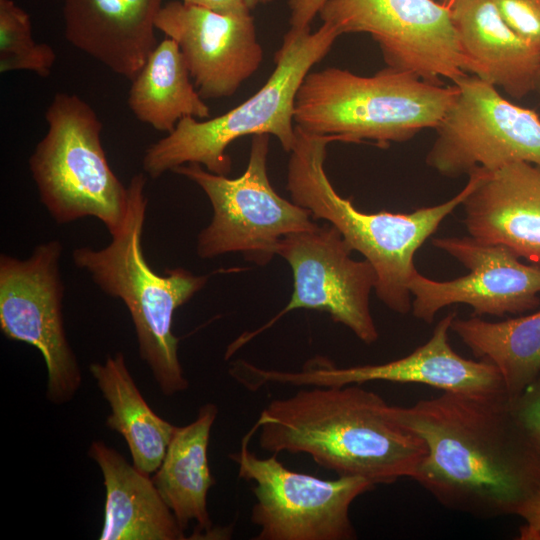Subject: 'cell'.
Wrapping results in <instances>:
<instances>
[{"label": "cell", "instance_id": "7c38bea8", "mask_svg": "<svg viewBox=\"0 0 540 540\" xmlns=\"http://www.w3.org/2000/svg\"><path fill=\"white\" fill-rule=\"evenodd\" d=\"M340 35L367 33L388 67L455 84L468 75L450 10L434 0H327L319 13Z\"/></svg>", "mask_w": 540, "mask_h": 540}, {"label": "cell", "instance_id": "6da1fadb", "mask_svg": "<svg viewBox=\"0 0 540 540\" xmlns=\"http://www.w3.org/2000/svg\"><path fill=\"white\" fill-rule=\"evenodd\" d=\"M387 412L425 443L413 480L446 508L487 519L515 515L540 486V455L506 394L442 392Z\"/></svg>", "mask_w": 540, "mask_h": 540}, {"label": "cell", "instance_id": "3957f363", "mask_svg": "<svg viewBox=\"0 0 540 540\" xmlns=\"http://www.w3.org/2000/svg\"><path fill=\"white\" fill-rule=\"evenodd\" d=\"M295 131L286 183L291 200L308 209L314 220L334 226L352 250L373 266L378 299L391 311L407 314L412 309L410 282L418 272L414 262L417 250L462 204L479 181L481 168L472 170L465 187L441 204L410 213H367L339 195L327 176V146L340 138L309 133L296 125Z\"/></svg>", "mask_w": 540, "mask_h": 540}, {"label": "cell", "instance_id": "52a82bcc", "mask_svg": "<svg viewBox=\"0 0 540 540\" xmlns=\"http://www.w3.org/2000/svg\"><path fill=\"white\" fill-rule=\"evenodd\" d=\"M45 119L48 130L28 160L42 204L58 224L95 217L113 234L129 193L107 160L101 120L85 100L65 92L54 95Z\"/></svg>", "mask_w": 540, "mask_h": 540}, {"label": "cell", "instance_id": "cb8c5ba5", "mask_svg": "<svg viewBox=\"0 0 540 540\" xmlns=\"http://www.w3.org/2000/svg\"><path fill=\"white\" fill-rule=\"evenodd\" d=\"M451 332L475 357L496 367L511 400L540 377V308L497 322L456 316Z\"/></svg>", "mask_w": 540, "mask_h": 540}, {"label": "cell", "instance_id": "d6986e66", "mask_svg": "<svg viewBox=\"0 0 540 540\" xmlns=\"http://www.w3.org/2000/svg\"><path fill=\"white\" fill-rule=\"evenodd\" d=\"M450 10L468 74L516 99L537 90L540 52L504 21L493 0H442Z\"/></svg>", "mask_w": 540, "mask_h": 540}, {"label": "cell", "instance_id": "83f0119b", "mask_svg": "<svg viewBox=\"0 0 540 540\" xmlns=\"http://www.w3.org/2000/svg\"><path fill=\"white\" fill-rule=\"evenodd\" d=\"M515 515L524 521L518 538L540 540V486L518 507Z\"/></svg>", "mask_w": 540, "mask_h": 540}, {"label": "cell", "instance_id": "9c48e42d", "mask_svg": "<svg viewBox=\"0 0 540 540\" xmlns=\"http://www.w3.org/2000/svg\"><path fill=\"white\" fill-rule=\"evenodd\" d=\"M254 428L229 457L238 477L254 482L250 520L259 527L255 540H353L352 503L376 485L357 476L320 479L288 469L276 454L260 458L248 447Z\"/></svg>", "mask_w": 540, "mask_h": 540}, {"label": "cell", "instance_id": "7402d4cb", "mask_svg": "<svg viewBox=\"0 0 540 540\" xmlns=\"http://www.w3.org/2000/svg\"><path fill=\"white\" fill-rule=\"evenodd\" d=\"M89 370L111 408L106 426L124 438L137 469L147 475L156 472L177 426L150 408L121 352L90 364Z\"/></svg>", "mask_w": 540, "mask_h": 540}, {"label": "cell", "instance_id": "4fadbf2b", "mask_svg": "<svg viewBox=\"0 0 540 540\" xmlns=\"http://www.w3.org/2000/svg\"><path fill=\"white\" fill-rule=\"evenodd\" d=\"M352 248L331 224L281 239L277 255L293 274V292L288 304L272 320L254 332L240 336L228 346L226 357L277 320L296 309L327 312L334 322L353 332L365 344L377 341L379 333L370 310V294L377 283L373 266L352 258Z\"/></svg>", "mask_w": 540, "mask_h": 540}, {"label": "cell", "instance_id": "5b68a950", "mask_svg": "<svg viewBox=\"0 0 540 540\" xmlns=\"http://www.w3.org/2000/svg\"><path fill=\"white\" fill-rule=\"evenodd\" d=\"M458 94L455 84L428 82L386 67L371 76L327 67L309 72L295 100L294 123L341 142L371 141L381 148L436 129Z\"/></svg>", "mask_w": 540, "mask_h": 540}, {"label": "cell", "instance_id": "5bb4252c", "mask_svg": "<svg viewBox=\"0 0 540 540\" xmlns=\"http://www.w3.org/2000/svg\"><path fill=\"white\" fill-rule=\"evenodd\" d=\"M456 316L454 311L448 313L424 344L407 356L386 363L337 367L318 357L309 360L301 370L281 371L260 368L244 360L238 370V379L242 386L253 392L267 384L311 387L386 381L428 385L442 392L466 395H507L493 364L483 359L464 358L451 347L449 332Z\"/></svg>", "mask_w": 540, "mask_h": 540}, {"label": "cell", "instance_id": "ac0fdd59", "mask_svg": "<svg viewBox=\"0 0 540 540\" xmlns=\"http://www.w3.org/2000/svg\"><path fill=\"white\" fill-rule=\"evenodd\" d=\"M164 0H64L67 41L132 80L157 45L155 20Z\"/></svg>", "mask_w": 540, "mask_h": 540}, {"label": "cell", "instance_id": "f546056e", "mask_svg": "<svg viewBox=\"0 0 540 540\" xmlns=\"http://www.w3.org/2000/svg\"><path fill=\"white\" fill-rule=\"evenodd\" d=\"M186 4L205 7L220 13L247 14L250 10L244 0H182Z\"/></svg>", "mask_w": 540, "mask_h": 540}, {"label": "cell", "instance_id": "f1b7e54d", "mask_svg": "<svg viewBox=\"0 0 540 540\" xmlns=\"http://www.w3.org/2000/svg\"><path fill=\"white\" fill-rule=\"evenodd\" d=\"M327 0H288L291 28H310L314 17Z\"/></svg>", "mask_w": 540, "mask_h": 540}, {"label": "cell", "instance_id": "ffe728a7", "mask_svg": "<svg viewBox=\"0 0 540 540\" xmlns=\"http://www.w3.org/2000/svg\"><path fill=\"white\" fill-rule=\"evenodd\" d=\"M88 455L99 466L106 490L100 540H183L184 530L153 479L102 441Z\"/></svg>", "mask_w": 540, "mask_h": 540}, {"label": "cell", "instance_id": "2e32d148", "mask_svg": "<svg viewBox=\"0 0 540 540\" xmlns=\"http://www.w3.org/2000/svg\"><path fill=\"white\" fill-rule=\"evenodd\" d=\"M155 27L177 42L204 100L235 94L264 58L250 13H220L171 1L159 11Z\"/></svg>", "mask_w": 540, "mask_h": 540}, {"label": "cell", "instance_id": "8fae6325", "mask_svg": "<svg viewBox=\"0 0 540 540\" xmlns=\"http://www.w3.org/2000/svg\"><path fill=\"white\" fill-rule=\"evenodd\" d=\"M59 240L37 245L26 259L0 256V329L10 340L34 346L48 373L47 398L70 401L81 382L80 367L66 336Z\"/></svg>", "mask_w": 540, "mask_h": 540}, {"label": "cell", "instance_id": "44dd1931", "mask_svg": "<svg viewBox=\"0 0 540 540\" xmlns=\"http://www.w3.org/2000/svg\"><path fill=\"white\" fill-rule=\"evenodd\" d=\"M218 409L202 406L196 419L176 427L153 482L161 497L185 530L197 523L196 536L214 535L207 509V495L215 480L208 463V444Z\"/></svg>", "mask_w": 540, "mask_h": 540}, {"label": "cell", "instance_id": "ba28073f", "mask_svg": "<svg viewBox=\"0 0 540 540\" xmlns=\"http://www.w3.org/2000/svg\"><path fill=\"white\" fill-rule=\"evenodd\" d=\"M268 152L269 134L252 136L247 168L233 179L197 163L172 170L197 184L212 207L210 223L197 236L199 257L239 253L248 262L264 266L277 255L283 237L319 225L308 209L274 190L267 174Z\"/></svg>", "mask_w": 540, "mask_h": 540}, {"label": "cell", "instance_id": "e0dca14e", "mask_svg": "<svg viewBox=\"0 0 540 540\" xmlns=\"http://www.w3.org/2000/svg\"><path fill=\"white\" fill-rule=\"evenodd\" d=\"M463 223L477 240L506 246L540 265V167L514 162L481 177L462 202Z\"/></svg>", "mask_w": 540, "mask_h": 540}, {"label": "cell", "instance_id": "277c9868", "mask_svg": "<svg viewBox=\"0 0 540 540\" xmlns=\"http://www.w3.org/2000/svg\"><path fill=\"white\" fill-rule=\"evenodd\" d=\"M145 185V174L131 178L126 216L111 234L110 243L101 249L76 248L72 259L101 291L126 306L139 355L162 393L171 396L189 386L178 357L179 338L173 333L174 313L205 287L208 276L195 275L182 267L159 275L150 268L142 246L148 203Z\"/></svg>", "mask_w": 540, "mask_h": 540}, {"label": "cell", "instance_id": "4316f807", "mask_svg": "<svg viewBox=\"0 0 540 540\" xmlns=\"http://www.w3.org/2000/svg\"><path fill=\"white\" fill-rule=\"evenodd\" d=\"M514 414L540 455V377L512 400Z\"/></svg>", "mask_w": 540, "mask_h": 540}, {"label": "cell", "instance_id": "484cf974", "mask_svg": "<svg viewBox=\"0 0 540 540\" xmlns=\"http://www.w3.org/2000/svg\"><path fill=\"white\" fill-rule=\"evenodd\" d=\"M508 26L540 52V0H493Z\"/></svg>", "mask_w": 540, "mask_h": 540}, {"label": "cell", "instance_id": "4dcf8cb0", "mask_svg": "<svg viewBox=\"0 0 540 540\" xmlns=\"http://www.w3.org/2000/svg\"><path fill=\"white\" fill-rule=\"evenodd\" d=\"M273 0H244L246 6L251 11L259 5H265L271 3Z\"/></svg>", "mask_w": 540, "mask_h": 540}, {"label": "cell", "instance_id": "9a60e30c", "mask_svg": "<svg viewBox=\"0 0 540 540\" xmlns=\"http://www.w3.org/2000/svg\"><path fill=\"white\" fill-rule=\"evenodd\" d=\"M434 247L459 261L469 273L436 281L417 272L410 282L412 314L432 323L436 314L453 304H466L476 316L502 317L540 307V265L520 261L506 246L472 236L440 237Z\"/></svg>", "mask_w": 540, "mask_h": 540}, {"label": "cell", "instance_id": "30bf717a", "mask_svg": "<svg viewBox=\"0 0 540 540\" xmlns=\"http://www.w3.org/2000/svg\"><path fill=\"white\" fill-rule=\"evenodd\" d=\"M455 85L458 94L426 156L440 175H468L514 162L540 167V116L505 99L495 86L468 74Z\"/></svg>", "mask_w": 540, "mask_h": 540}, {"label": "cell", "instance_id": "1f68e13d", "mask_svg": "<svg viewBox=\"0 0 540 540\" xmlns=\"http://www.w3.org/2000/svg\"><path fill=\"white\" fill-rule=\"evenodd\" d=\"M537 91H538L539 94H540V73H539V79H538Z\"/></svg>", "mask_w": 540, "mask_h": 540}, {"label": "cell", "instance_id": "d4e9b609", "mask_svg": "<svg viewBox=\"0 0 540 540\" xmlns=\"http://www.w3.org/2000/svg\"><path fill=\"white\" fill-rule=\"evenodd\" d=\"M55 61L54 49L33 39L29 14L13 0H0V72L30 71L47 77Z\"/></svg>", "mask_w": 540, "mask_h": 540}, {"label": "cell", "instance_id": "603a6c76", "mask_svg": "<svg viewBox=\"0 0 540 540\" xmlns=\"http://www.w3.org/2000/svg\"><path fill=\"white\" fill-rule=\"evenodd\" d=\"M131 82L127 100L131 112L158 131L168 134L186 117H210L177 42L169 37L156 45Z\"/></svg>", "mask_w": 540, "mask_h": 540}, {"label": "cell", "instance_id": "7a4b0ae2", "mask_svg": "<svg viewBox=\"0 0 540 540\" xmlns=\"http://www.w3.org/2000/svg\"><path fill=\"white\" fill-rule=\"evenodd\" d=\"M387 406L361 385L311 386L271 401L254 426L264 451L307 454L338 476L391 484L413 479L427 448Z\"/></svg>", "mask_w": 540, "mask_h": 540}, {"label": "cell", "instance_id": "8992f818", "mask_svg": "<svg viewBox=\"0 0 540 540\" xmlns=\"http://www.w3.org/2000/svg\"><path fill=\"white\" fill-rule=\"evenodd\" d=\"M340 36L327 22L315 32L290 28L275 53V68L266 83L222 115L204 121L181 119L173 131L146 149L142 161L145 174L156 179L178 166L197 163L209 172L227 176L231 159L226 149L247 135H273L290 152L296 141L294 107L298 90Z\"/></svg>", "mask_w": 540, "mask_h": 540}]
</instances>
